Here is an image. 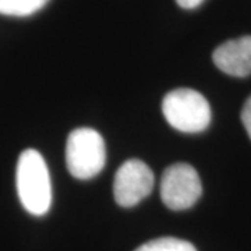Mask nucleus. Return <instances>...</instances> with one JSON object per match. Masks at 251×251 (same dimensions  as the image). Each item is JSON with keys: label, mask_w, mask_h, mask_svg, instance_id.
I'll list each match as a JSON object with an SVG mask.
<instances>
[{"label": "nucleus", "mask_w": 251, "mask_h": 251, "mask_svg": "<svg viewBox=\"0 0 251 251\" xmlns=\"http://www.w3.org/2000/svg\"><path fill=\"white\" fill-rule=\"evenodd\" d=\"M17 193L25 211L42 216L52 205V184L44 156L35 150L21 152L16 173Z\"/></svg>", "instance_id": "obj_1"}, {"label": "nucleus", "mask_w": 251, "mask_h": 251, "mask_svg": "<svg viewBox=\"0 0 251 251\" xmlns=\"http://www.w3.org/2000/svg\"><path fill=\"white\" fill-rule=\"evenodd\" d=\"M162 112L166 122L181 133H201L211 123V106L204 95L177 88L165 95Z\"/></svg>", "instance_id": "obj_2"}, {"label": "nucleus", "mask_w": 251, "mask_h": 251, "mask_svg": "<svg viewBox=\"0 0 251 251\" xmlns=\"http://www.w3.org/2000/svg\"><path fill=\"white\" fill-rule=\"evenodd\" d=\"M106 163V148L98 131L81 127L67 137L66 165L73 177L88 180L99 175Z\"/></svg>", "instance_id": "obj_3"}, {"label": "nucleus", "mask_w": 251, "mask_h": 251, "mask_svg": "<svg viewBox=\"0 0 251 251\" xmlns=\"http://www.w3.org/2000/svg\"><path fill=\"white\" fill-rule=\"evenodd\" d=\"M202 194V184L197 171L187 163H175L163 172L161 197L172 211H184L197 202Z\"/></svg>", "instance_id": "obj_4"}, {"label": "nucleus", "mask_w": 251, "mask_h": 251, "mask_svg": "<svg viewBox=\"0 0 251 251\" xmlns=\"http://www.w3.org/2000/svg\"><path fill=\"white\" fill-rule=\"evenodd\" d=\"M155 183L152 171L143 161H126L115 175L113 196L120 206L131 208L151 194Z\"/></svg>", "instance_id": "obj_5"}, {"label": "nucleus", "mask_w": 251, "mask_h": 251, "mask_svg": "<svg viewBox=\"0 0 251 251\" xmlns=\"http://www.w3.org/2000/svg\"><path fill=\"white\" fill-rule=\"evenodd\" d=\"M212 60L221 72L233 77H247L251 74V35L227 41L218 46Z\"/></svg>", "instance_id": "obj_6"}, {"label": "nucleus", "mask_w": 251, "mask_h": 251, "mask_svg": "<svg viewBox=\"0 0 251 251\" xmlns=\"http://www.w3.org/2000/svg\"><path fill=\"white\" fill-rule=\"evenodd\" d=\"M49 0H0V14L9 17H28L39 11Z\"/></svg>", "instance_id": "obj_7"}, {"label": "nucleus", "mask_w": 251, "mask_h": 251, "mask_svg": "<svg viewBox=\"0 0 251 251\" xmlns=\"http://www.w3.org/2000/svg\"><path fill=\"white\" fill-rule=\"evenodd\" d=\"M135 251H197L191 243L176 237H161L144 243Z\"/></svg>", "instance_id": "obj_8"}, {"label": "nucleus", "mask_w": 251, "mask_h": 251, "mask_svg": "<svg viewBox=\"0 0 251 251\" xmlns=\"http://www.w3.org/2000/svg\"><path fill=\"white\" fill-rule=\"evenodd\" d=\"M242 122L246 131H247V134L251 138V97L246 100V103L243 106Z\"/></svg>", "instance_id": "obj_9"}, {"label": "nucleus", "mask_w": 251, "mask_h": 251, "mask_svg": "<svg viewBox=\"0 0 251 251\" xmlns=\"http://www.w3.org/2000/svg\"><path fill=\"white\" fill-rule=\"evenodd\" d=\"M176 1H177V4H179L180 7L191 10V9H196V7H198L204 0H176Z\"/></svg>", "instance_id": "obj_10"}]
</instances>
